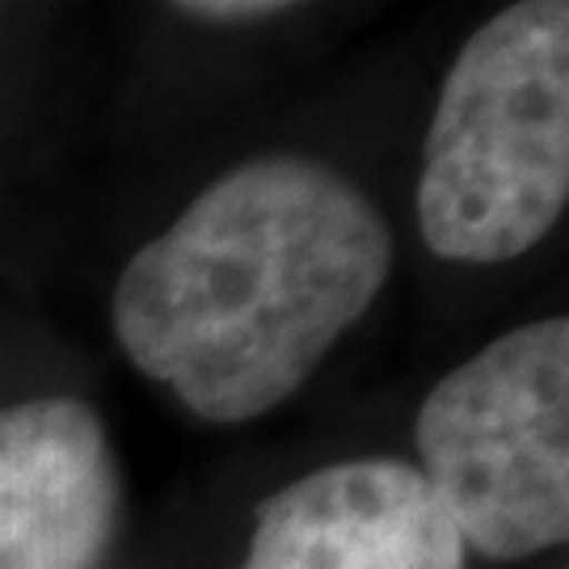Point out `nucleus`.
<instances>
[{"label":"nucleus","mask_w":569,"mask_h":569,"mask_svg":"<svg viewBox=\"0 0 569 569\" xmlns=\"http://www.w3.org/2000/svg\"><path fill=\"white\" fill-rule=\"evenodd\" d=\"M392 266L385 216L300 152L216 178L114 287V333L143 376L207 422L287 401L376 305Z\"/></svg>","instance_id":"obj_1"},{"label":"nucleus","mask_w":569,"mask_h":569,"mask_svg":"<svg viewBox=\"0 0 569 569\" xmlns=\"http://www.w3.org/2000/svg\"><path fill=\"white\" fill-rule=\"evenodd\" d=\"M422 152L418 224L439 258L510 262L549 237L569 199V4H510L460 47Z\"/></svg>","instance_id":"obj_2"},{"label":"nucleus","mask_w":569,"mask_h":569,"mask_svg":"<svg viewBox=\"0 0 569 569\" xmlns=\"http://www.w3.org/2000/svg\"><path fill=\"white\" fill-rule=\"evenodd\" d=\"M418 472L460 545L523 561L569 536V321L502 333L430 388Z\"/></svg>","instance_id":"obj_3"},{"label":"nucleus","mask_w":569,"mask_h":569,"mask_svg":"<svg viewBox=\"0 0 569 569\" xmlns=\"http://www.w3.org/2000/svg\"><path fill=\"white\" fill-rule=\"evenodd\" d=\"M241 569H465V545L413 465L342 460L266 498Z\"/></svg>","instance_id":"obj_4"},{"label":"nucleus","mask_w":569,"mask_h":569,"mask_svg":"<svg viewBox=\"0 0 569 569\" xmlns=\"http://www.w3.org/2000/svg\"><path fill=\"white\" fill-rule=\"evenodd\" d=\"M119 519L102 418L77 397L0 409V569H98Z\"/></svg>","instance_id":"obj_5"},{"label":"nucleus","mask_w":569,"mask_h":569,"mask_svg":"<svg viewBox=\"0 0 569 569\" xmlns=\"http://www.w3.org/2000/svg\"><path fill=\"white\" fill-rule=\"evenodd\" d=\"M283 4H274V0H266V4H258V0H232V4H224V0H211V4H178V13H186V18H207V21H253V18H270V13H279Z\"/></svg>","instance_id":"obj_6"}]
</instances>
